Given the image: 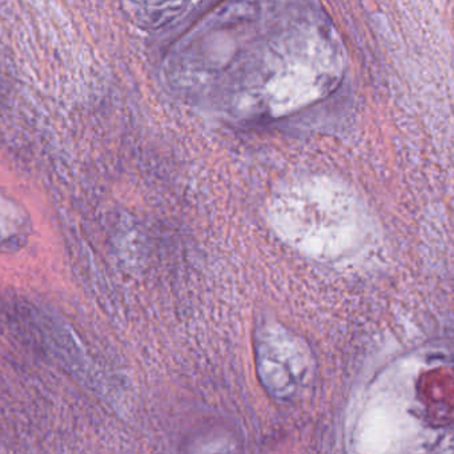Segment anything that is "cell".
<instances>
[{
    "mask_svg": "<svg viewBox=\"0 0 454 454\" xmlns=\"http://www.w3.org/2000/svg\"><path fill=\"white\" fill-rule=\"evenodd\" d=\"M262 376L275 377L270 387H275L278 377H281L278 393L286 395L294 392L297 385L307 379L308 356L304 348L296 344V340L288 334H262L260 341Z\"/></svg>",
    "mask_w": 454,
    "mask_h": 454,
    "instance_id": "6da1fadb",
    "label": "cell"
}]
</instances>
